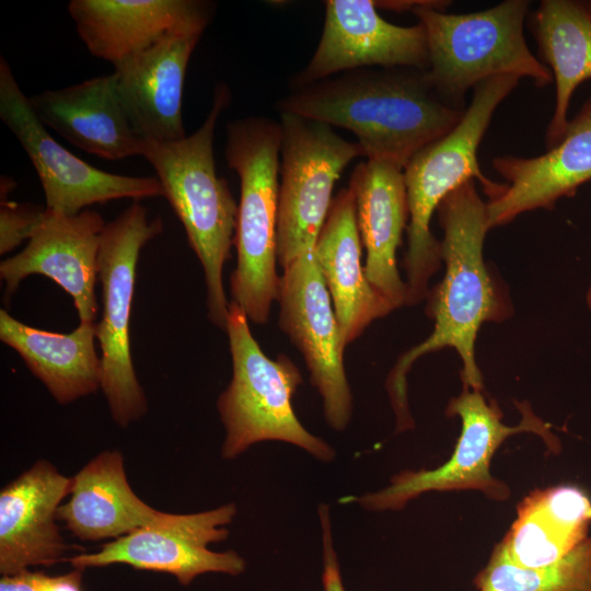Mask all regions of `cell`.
Returning a JSON list of instances; mask_svg holds the SVG:
<instances>
[{
  "label": "cell",
  "instance_id": "cell-1",
  "mask_svg": "<svg viewBox=\"0 0 591 591\" xmlns=\"http://www.w3.org/2000/svg\"><path fill=\"white\" fill-rule=\"evenodd\" d=\"M437 212L443 231L440 242L445 274L426 297L433 331L397 359L385 382L398 432L414 427L407 397V373L413 363L426 354L455 349L463 363V385L483 392L475 360L477 333L484 323L502 322L513 311L506 287L484 259L490 227L487 202L479 197L475 181L450 193Z\"/></svg>",
  "mask_w": 591,
  "mask_h": 591
},
{
  "label": "cell",
  "instance_id": "cell-2",
  "mask_svg": "<svg viewBox=\"0 0 591 591\" xmlns=\"http://www.w3.org/2000/svg\"><path fill=\"white\" fill-rule=\"evenodd\" d=\"M290 113L350 130L367 160L405 167L424 147L442 138L464 109L448 103L427 70L362 68L292 89L277 103Z\"/></svg>",
  "mask_w": 591,
  "mask_h": 591
},
{
  "label": "cell",
  "instance_id": "cell-3",
  "mask_svg": "<svg viewBox=\"0 0 591 591\" xmlns=\"http://www.w3.org/2000/svg\"><path fill=\"white\" fill-rule=\"evenodd\" d=\"M231 99L229 86L218 83L211 108L194 134L170 142L143 141L141 151V157L155 170L164 197L201 263L208 317L223 331L230 302L222 277L234 244L237 205L225 178L217 175L213 139L218 119Z\"/></svg>",
  "mask_w": 591,
  "mask_h": 591
},
{
  "label": "cell",
  "instance_id": "cell-4",
  "mask_svg": "<svg viewBox=\"0 0 591 591\" xmlns=\"http://www.w3.org/2000/svg\"><path fill=\"white\" fill-rule=\"evenodd\" d=\"M520 78L499 76L478 83L459 124L445 136L415 153L404 167L408 200L406 305L421 302L429 280L441 267V242L430 230V220L441 201L457 187L477 179L487 196L505 186L486 177L477 161V149L498 105L518 85Z\"/></svg>",
  "mask_w": 591,
  "mask_h": 591
},
{
  "label": "cell",
  "instance_id": "cell-5",
  "mask_svg": "<svg viewBox=\"0 0 591 591\" xmlns=\"http://www.w3.org/2000/svg\"><path fill=\"white\" fill-rule=\"evenodd\" d=\"M282 130L266 117L227 125L224 157L240 178L234 235L237 262L230 293L248 321L265 324L278 299L277 213Z\"/></svg>",
  "mask_w": 591,
  "mask_h": 591
},
{
  "label": "cell",
  "instance_id": "cell-6",
  "mask_svg": "<svg viewBox=\"0 0 591 591\" xmlns=\"http://www.w3.org/2000/svg\"><path fill=\"white\" fill-rule=\"evenodd\" d=\"M449 3L426 0L412 10L426 31L428 77L448 103L464 109L466 92L494 77L529 78L541 88L553 81L524 37L530 1L506 0L484 11L454 14L443 11Z\"/></svg>",
  "mask_w": 591,
  "mask_h": 591
},
{
  "label": "cell",
  "instance_id": "cell-7",
  "mask_svg": "<svg viewBox=\"0 0 591 591\" xmlns=\"http://www.w3.org/2000/svg\"><path fill=\"white\" fill-rule=\"evenodd\" d=\"M232 358V379L217 407L225 428L222 457L232 460L251 445L268 440L294 444L322 462L335 457L334 449L309 432L299 421L292 397L302 376L285 355L269 359L255 340L248 318L229 303L227 329Z\"/></svg>",
  "mask_w": 591,
  "mask_h": 591
},
{
  "label": "cell",
  "instance_id": "cell-8",
  "mask_svg": "<svg viewBox=\"0 0 591 591\" xmlns=\"http://www.w3.org/2000/svg\"><path fill=\"white\" fill-rule=\"evenodd\" d=\"M160 218L134 202L106 223L97 257L103 312L96 324L101 348V385L113 420L121 428L140 419L148 409L130 352L129 322L141 248L162 231Z\"/></svg>",
  "mask_w": 591,
  "mask_h": 591
},
{
  "label": "cell",
  "instance_id": "cell-9",
  "mask_svg": "<svg viewBox=\"0 0 591 591\" xmlns=\"http://www.w3.org/2000/svg\"><path fill=\"white\" fill-rule=\"evenodd\" d=\"M520 409L519 425H503L502 414L494 402L488 403L482 391L463 385L461 394L450 401L445 410L449 417L457 416L462 422L454 452L445 463L434 470L398 473L386 488L343 501H355L372 511L399 510L424 493L460 489L482 490L493 499H508V486L490 474L491 457L500 444L512 434L534 432L552 450L558 448L549 426L535 416L526 403H522Z\"/></svg>",
  "mask_w": 591,
  "mask_h": 591
},
{
  "label": "cell",
  "instance_id": "cell-10",
  "mask_svg": "<svg viewBox=\"0 0 591 591\" xmlns=\"http://www.w3.org/2000/svg\"><path fill=\"white\" fill-rule=\"evenodd\" d=\"M280 117L277 260L283 268L314 251L335 182L364 152L358 142L341 138L324 123L290 113H280Z\"/></svg>",
  "mask_w": 591,
  "mask_h": 591
},
{
  "label": "cell",
  "instance_id": "cell-11",
  "mask_svg": "<svg viewBox=\"0 0 591 591\" xmlns=\"http://www.w3.org/2000/svg\"><path fill=\"white\" fill-rule=\"evenodd\" d=\"M0 118L35 167L47 209L74 216L93 204L164 197L157 177L126 176L96 169L58 143L35 115L3 57L0 58Z\"/></svg>",
  "mask_w": 591,
  "mask_h": 591
},
{
  "label": "cell",
  "instance_id": "cell-12",
  "mask_svg": "<svg viewBox=\"0 0 591 591\" xmlns=\"http://www.w3.org/2000/svg\"><path fill=\"white\" fill-rule=\"evenodd\" d=\"M279 327L304 358L310 382L323 401L328 426L343 431L352 413V395L344 367L340 328L314 251L282 268Z\"/></svg>",
  "mask_w": 591,
  "mask_h": 591
},
{
  "label": "cell",
  "instance_id": "cell-13",
  "mask_svg": "<svg viewBox=\"0 0 591 591\" xmlns=\"http://www.w3.org/2000/svg\"><path fill=\"white\" fill-rule=\"evenodd\" d=\"M235 503H227L197 513L179 514L166 526L138 529L104 543L97 552L79 553L67 558L72 568L85 570L123 564L137 570L165 572L187 587L207 572L241 575L245 560L234 551L213 552L209 544L224 541L225 528L235 518Z\"/></svg>",
  "mask_w": 591,
  "mask_h": 591
},
{
  "label": "cell",
  "instance_id": "cell-14",
  "mask_svg": "<svg viewBox=\"0 0 591 591\" xmlns=\"http://www.w3.org/2000/svg\"><path fill=\"white\" fill-rule=\"evenodd\" d=\"M429 63L424 25L398 26L380 16L372 0H327L318 45L291 80L299 89L362 68H415Z\"/></svg>",
  "mask_w": 591,
  "mask_h": 591
},
{
  "label": "cell",
  "instance_id": "cell-15",
  "mask_svg": "<svg viewBox=\"0 0 591 591\" xmlns=\"http://www.w3.org/2000/svg\"><path fill=\"white\" fill-rule=\"evenodd\" d=\"M105 224L103 217L91 209L66 216L45 208L27 245L0 264L5 297H11L30 275H42L71 296L80 322L95 323L97 257Z\"/></svg>",
  "mask_w": 591,
  "mask_h": 591
},
{
  "label": "cell",
  "instance_id": "cell-16",
  "mask_svg": "<svg viewBox=\"0 0 591 591\" xmlns=\"http://www.w3.org/2000/svg\"><path fill=\"white\" fill-rule=\"evenodd\" d=\"M208 25L172 31L115 66L124 111L143 141L184 138L183 88L190 56Z\"/></svg>",
  "mask_w": 591,
  "mask_h": 591
},
{
  "label": "cell",
  "instance_id": "cell-17",
  "mask_svg": "<svg viewBox=\"0 0 591 591\" xmlns=\"http://www.w3.org/2000/svg\"><path fill=\"white\" fill-rule=\"evenodd\" d=\"M493 166L507 184L487 201L490 229L528 211L552 209L559 199L573 196L591 181V95L546 153L497 157Z\"/></svg>",
  "mask_w": 591,
  "mask_h": 591
},
{
  "label": "cell",
  "instance_id": "cell-18",
  "mask_svg": "<svg viewBox=\"0 0 591 591\" xmlns=\"http://www.w3.org/2000/svg\"><path fill=\"white\" fill-rule=\"evenodd\" d=\"M71 484L50 462L39 460L1 489V576L66 560L69 546L56 520Z\"/></svg>",
  "mask_w": 591,
  "mask_h": 591
},
{
  "label": "cell",
  "instance_id": "cell-19",
  "mask_svg": "<svg viewBox=\"0 0 591 591\" xmlns=\"http://www.w3.org/2000/svg\"><path fill=\"white\" fill-rule=\"evenodd\" d=\"M68 12L88 50L114 67L167 33L208 25L215 3L202 0H72Z\"/></svg>",
  "mask_w": 591,
  "mask_h": 591
},
{
  "label": "cell",
  "instance_id": "cell-20",
  "mask_svg": "<svg viewBox=\"0 0 591 591\" xmlns=\"http://www.w3.org/2000/svg\"><path fill=\"white\" fill-rule=\"evenodd\" d=\"M348 187L367 253V279L394 310L406 305V285L396 263L409 218L404 169L389 161L367 160L355 167Z\"/></svg>",
  "mask_w": 591,
  "mask_h": 591
},
{
  "label": "cell",
  "instance_id": "cell-21",
  "mask_svg": "<svg viewBox=\"0 0 591 591\" xmlns=\"http://www.w3.org/2000/svg\"><path fill=\"white\" fill-rule=\"evenodd\" d=\"M28 99L37 118L77 148L113 161L141 155L143 140L124 111L114 72Z\"/></svg>",
  "mask_w": 591,
  "mask_h": 591
},
{
  "label": "cell",
  "instance_id": "cell-22",
  "mask_svg": "<svg viewBox=\"0 0 591 591\" xmlns=\"http://www.w3.org/2000/svg\"><path fill=\"white\" fill-rule=\"evenodd\" d=\"M71 479L57 519L80 541L115 540L138 529L171 525L179 517L152 508L135 494L117 450L99 453Z\"/></svg>",
  "mask_w": 591,
  "mask_h": 591
},
{
  "label": "cell",
  "instance_id": "cell-23",
  "mask_svg": "<svg viewBox=\"0 0 591 591\" xmlns=\"http://www.w3.org/2000/svg\"><path fill=\"white\" fill-rule=\"evenodd\" d=\"M361 239L349 187L333 197L314 255L332 298L343 344L347 347L375 320L394 309L370 285L361 265Z\"/></svg>",
  "mask_w": 591,
  "mask_h": 591
},
{
  "label": "cell",
  "instance_id": "cell-24",
  "mask_svg": "<svg viewBox=\"0 0 591 591\" xmlns=\"http://www.w3.org/2000/svg\"><path fill=\"white\" fill-rule=\"evenodd\" d=\"M591 524V499L578 486L534 490L518 507V517L496 547L526 568L553 565L578 545Z\"/></svg>",
  "mask_w": 591,
  "mask_h": 591
},
{
  "label": "cell",
  "instance_id": "cell-25",
  "mask_svg": "<svg viewBox=\"0 0 591 591\" xmlns=\"http://www.w3.org/2000/svg\"><path fill=\"white\" fill-rule=\"evenodd\" d=\"M0 339L20 355L59 404L100 389L95 323L80 322L72 332L59 334L28 326L0 310Z\"/></svg>",
  "mask_w": 591,
  "mask_h": 591
},
{
  "label": "cell",
  "instance_id": "cell-26",
  "mask_svg": "<svg viewBox=\"0 0 591 591\" xmlns=\"http://www.w3.org/2000/svg\"><path fill=\"white\" fill-rule=\"evenodd\" d=\"M541 59L555 82V107L545 134L551 149L563 138L575 90L591 79V10L572 0H543L530 16Z\"/></svg>",
  "mask_w": 591,
  "mask_h": 591
},
{
  "label": "cell",
  "instance_id": "cell-27",
  "mask_svg": "<svg viewBox=\"0 0 591 591\" xmlns=\"http://www.w3.org/2000/svg\"><path fill=\"white\" fill-rule=\"evenodd\" d=\"M475 584L478 591H591V537L559 561L541 568L518 566L495 547Z\"/></svg>",
  "mask_w": 591,
  "mask_h": 591
},
{
  "label": "cell",
  "instance_id": "cell-28",
  "mask_svg": "<svg viewBox=\"0 0 591 591\" xmlns=\"http://www.w3.org/2000/svg\"><path fill=\"white\" fill-rule=\"evenodd\" d=\"M45 208L2 198L0 202V254H7L30 240Z\"/></svg>",
  "mask_w": 591,
  "mask_h": 591
},
{
  "label": "cell",
  "instance_id": "cell-29",
  "mask_svg": "<svg viewBox=\"0 0 591 591\" xmlns=\"http://www.w3.org/2000/svg\"><path fill=\"white\" fill-rule=\"evenodd\" d=\"M83 570L72 568L62 575H47L44 571L25 570L1 576L0 591H84Z\"/></svg>",
  "mask_w": 591,
  "mask_h": 591
},
{
  "label": "cell",
  "instance_id": "cell-30",
  "mask_svg": "<svg viewBox=\"0 0 591 591\" xmlns=\"http://www.w3.org/2000/svg\"><path fill=\"white\" fill-rule=\"evenodd\" d=\"M317 511L321 522L323 544V590L346 591L341 580L338 558L333 545L329 507L326 503H321Z\"/></svg>",
  "mask_w": 591,
  "mask_h": 591
},
{
  "label": "cell",
  "instance_id": "cell-31",
  "mask_svg": "<svg viewBox=\"0 0 591 591\" xmlns=\"http://www.w3.org/2000/svg\"><path fill=\"white\" fill-rule=\"evenodd\" d=\"M15 187V183L12 178L8 176H1L0 181V193H1V199L8 198L9 193L13 192Z\"/></svg>",
  "mask_w": 591,
  "mask_h": 591
},
{
  "label": "cell",
  "instance_id": "cell-32",
  "mask_svg": "<svg viewBox=\"0 0 591 591\" xmlns=\"http://www.w3.org/2000/svg\"><path fill=\"white\" fill-rule=\"evenodd\" d=\"M586 300H587V305H588L589 310L591 311V283H590V287H589V289L587 291Z\"/></svg>",
  "mask_w": 591,
  "mask_h": 591
},
{
  "label": "cell",
  "instance_id": "cell-33",
  "mask_svg": "<svg viewBox=\"0 0 591 591\" xmlns=\"http://www.w3.org/2000/svg\"><path fill=\"white\" fill-rule=\"evenodd\" d=\"M586 4L588 5V8L591 10V0L586 2Z\"/></svg>",
  "mask_w": 591,
  "mask_h": 591
}]
</instances>
